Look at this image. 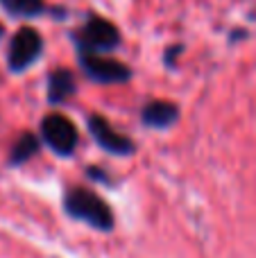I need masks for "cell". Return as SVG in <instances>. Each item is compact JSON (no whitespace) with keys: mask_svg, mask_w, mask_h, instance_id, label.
Instances as JSON below:
<instances>
[{"mask_svg":"<svg viewBox=\"0 0 256 258\" xmlns=\"http://www.w3.org/2000/svg\"><path fill=\"white\" fill-rule=\"evenodd\" d=\"M66 206V213L75 220L91 224L93 229L100 231H111L113 229V213L104 200L100 195H95L93 190H86V188H73L71 192L63 200Z\"/></svg>","mask_w":256,"mask_h":258,"instance_id":"cell-1","label":"cell"},{"mask_svg":"<svg viewBox=\"0 0 256 258\" xmlns=\"http://www.w3.org/2000/svg\"><path fill=\"white\" fill-rule=\"evenodd\" d=\"M75 43L80 52H111L120 43V32L107 18L91 16L84 23V27L75 34Z\"/></svg>","mask_w":256,"mask_h":258,"instance_id":"cell-2","label":"cell"},{"mask_svg":"<svg viewBox=\"0 0 256 258\" xmlns=\"http://www.w3.org/2000/svg\"><path fill=\"white\" fill-rule=\"evenodd\" d=\"M41 134L43 141L50 145V150L57 152L59 156H68L75 152L77 145V129L61 113H50L41 122Z\"/></svg>","mask_w":256,"mask_h":258,"instance_id":"cell-3","label":"cell"},{"mask_svg":"<svg viewBox=\"0 0 256 258\" xmlns=\"http://www.w3.org/2000/svg\"><path fill=\"white\" fill-rule=\"evenodd\" d=\"M43 50V39L32 27H21L9 43V68L16 73L30 68Z\"/></svg>","mask_w":256,"mask_h":258,"instance_id":"cell-4","label":"cell"},{"mask_svg":"<svg viewBox=\"0 0 256 258\" xmlns=\"http://www.w3.org/2000/svg\"><path fill=\"white\" fill-rule=\"evenodd\" d=\"M80 63L91 80L102 82V84H120V82H127L132 77L130 68L125 63L102 57L98 52H80Z\"/></svg>","mask_w":256,"mask_h":258,"instance_id":"cell-5","label":"cell"},{"mask_svg":"<svg viewBox=\"0 0 256 258\" xmlns=\"http://www.w3.org/2000/svg\"><path fill=\"white\" fill-rule=\"evenodd\" d=\"M89 132L91 136L95 138L102 150L111 152V154H118V156H125V154H132L134 152V143L130 138L120 136L102 116H91L89 118Z\"/></svg>","mask_w":256,"mask_h":258,"instance_id":"cell-6","label":"cell"},{"mask_svg":"<svg viewBox=\"0 0 256 258\" xmlns=\"http://www.w3.org/2000/svg\"><path fill=\"white\" fill-rule=\"evenodd\" d=\"M179 118V109L177 104L168 102V100H154L143 109V122L154 129H168L172 127Z\"/></svg>","mask_w":256,"mask_h":258,"instance_id":"cell-7","label":"cell"},{"mask_svg":"<svg viewBox=\"0 0 256 258\" xmlns=\"http://www.w3.org/2000/svg\"><path fill=\"white\" fill-rule=\"evenodd\" d=\"M75 93V77L71 71H54L48 77V100L50 102H63Z\"/></svg>","mask_w":256,"mask_h":258,"instance_id":"cell-8","label":"cell"},{"mask_svg":"<svg viewBox=\"0 0 256 258\" xmlns=\"http://www.w3.org/2000/svg\"><path fill=\"white\" fill-rule=\"evenodd\" d=\"M36 152H39V141H36V136L34 134H23V136L14 143L12 159L9 161H12L14 165H21V163H25V161H30Z\"/></svg>","mask_w":256,"mask_h":258,"instance_id":"cell-9","label":"cell"},{"mask_svg":"<svg viewBox=\"0 0 256 258\" xmlns=\"http://www.w3.org/2000/svg\"><path fill=\"white\" fill-rule=\"evenodd\" d=\"M0 5H3L12 16H23V18L39 16L45 9L43 0H0Z\"/></svg>","mask_w":256,"mask_h":258,"instance_id":"cell-10","label":"cell"},{"mask_svg":"<svg viewBox=\"0 0 256 258\" xmlns=\"http://www.w3.org/2000/svg\"><path fill=\"white\" fill-rule=\"evenodd\" d=\"M252 16H254V18H256V12H254V14H252Z\"/></svg>","mask_w":256,"mask_h":258,"instance_id":"cell-11","label":"cell"}]
</instances>
